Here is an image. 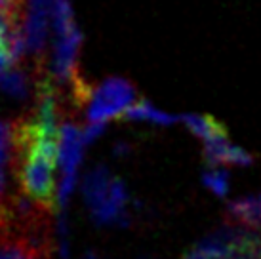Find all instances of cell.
Masks as SVG:
<instances>
[{"instance_id":"obj_10","label":"cell","mask_w":261,"mask_h":259,"mask_svg":"<svg viewBox=\"0 0 261 259\" xmlns=\"http://www.w3.org/2000/svg\"><path fill=\"white\" fill-rule=\"evenodd\" d=\"M103 132H105V122H90L86 126V130L82 132L84 134V141L90 143V141H94L97 137L101 136Z\"/></svg>"},{"instance_id":"obj_2","label":"cell","mask_w":261,"mask_h":259,"mask_svg":"<svg viewBox=\"0 0 261 259\" xmlns=\"http://www.w3.org/2000/svg\"><path fill=\"white\" fill-rule=\"evenodd\" d=\"M136 99V86L130 80L120 76H111L103 80L97 88L92 90V97L88 101V122H107L111 118L124 116Z\"/></svg>"},{"instance_id":"obj_12","label":"cell","mask_w":261,"mask_h":259,"mask_svg":"<svg viewBox=\"0 0 261 259\" xmlns=\"http://www.w3.org/2000/svg\"><path fill=\"white\" fill-rule=\"evenodd\" d=\"M82 259H99V257H97V255H95L94 252H88L86 255H84V257H82Z\"/></svg>"},{"instance_id":"obj_11","label":"cell","mask_w":261,"mask_h":259,"mask_svg":"<svg viewBox=\"0 0 261 259\" xmlns=\"http://www.w3.org/2000/svg\"><path fill=\"white\" fill-rule=\"evenodd\" d=\"M183 259H214V257H210V255L204 252V250H200L198 246H195L193 250H189V252L183 255Z\"/></svg>"},{"instance_id":"obj_7","label":"cell","mask_w":261,"mask_h":259,"mask_svg":"<svg viewBox=\"0 0 261 259\" xmlns=\"http://www.w3.org/2000/svg\"><path fill=\"white\" fill-rule=\"evenodd\" d=\"M124 118H128V120H145V122L162 124V126H168V124H174L179 120V116L162 113L156 107H152L147 99H141L138 103L130 105L128 111L124 113Z\"/></svg>"},{"instance_id":"obj_8","label":"cell","mask_w":261,"mask_h":259,"mask_svg":"<svg viewBox=\"0 0 261 259\" xmlns=\"http://www.w3.org/2000/svg\"><path fill=\"white\" fill-rule=\"evenodd\" d=\"M183 122L187 124V128L198 136L202 141H208L212 137L216 136H221V134H227V128H225L223 124L216 120V118H212V116H206V115H185L181 118Z\"/></svg>"},{"instance_id":"obj_5","label":"cell","mask_w":261,"mask_h":259,"mask_svg":"<svg viewBox=\"0 0 261 259\" xmlns=\"http://www.w3.org/2000/svg\"><path fill=\"white\" fill-rule=\"evenodd\" d=\"M227 219L250 229H261V194L231 202L227 206Z\"/></svg>"},{"instance_id":"obj_9","label":"cell","mask_w":261,"mask_h":259,"mask_svg":"<svg viewBox=\"0 0 261 259\" xmlns=\"http://www.w3.org/2000/svg\"><path fill=\"white\" fill-rule=\"evenodd\" d=\"M202 181L204 185L218 196H225L227 191H229V175H227L225 170H221V166L208 168V172H204L202 175Z\"/></svg>"},{"instance_id":"obj_3","label":"cell","mask_w":261,"mask_h":259,"mask_svg":"<svg viewBox=\"0 0 261 259\" xmlns=\"http://www.w3.org/2000/svg\"><path fill=\"white\" fill-rule=\"evenodd\" d=\"M84 145H86L84 134L73 122H65L59 128L58 164L61 168V179H59L58 204L61 206V210H65L67 200L76 183V172H79L80 160H82Z\"/></svg>"},{"instance_id":"obj_6","label":"cell","mask_w":261,"mask_h":259,"mask_svg":"<svg viewBox=\"0 0 261 259\" xmlns=\"http://www.w3.org/2000/svg\"><path fill=\"white\" fill-rule=\"evenodd\" d=\"M0 90L15 99L29 97V72L19 65H12L6 71H0Z\"/></svg>"},{"instance_id":"obj_4","label":"cell","mask_w":261,"mask_h":259,"mask_svg":"<svg viewBox=\"0 0 261 259\" xmlns=\"http://www.w3.org/2000/svg\"><path fill=\"white\" fill-rule=\"evenodd\" d=\"M113 175L105 166H97L84 177L82 183V196L86 200V206L90 210L92 217H95L103 210V206L109 200L111 185H113Z\"/></svg>"},{"instance_id":"obj_1","label":"cell","mask_w":261,"mask_h":259,"mask_svg":"<svg viewBox=\"0 0 261 259\" xmlns=\"http://www.w3.org/2000/svg\"><path fill=\"white\" fill-rule=\"evenodd\" d=\"M54 2L56 0H27L23 35L27 56L33 59L35 74L46 72L48 65V33L54 21Z\"/></svg>"}]
</instances>
